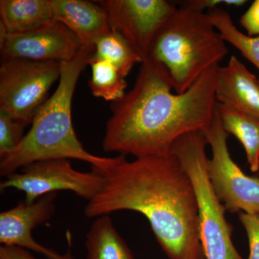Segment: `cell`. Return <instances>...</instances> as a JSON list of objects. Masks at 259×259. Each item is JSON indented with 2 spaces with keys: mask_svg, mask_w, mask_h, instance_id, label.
Here are the masks:
<instances>
[{
  "mask_svg": "<svg viewBox=\"0 0 259 259\" xmlns=\"http://www.w3.org/2000/svg\"><path fill=\"white\" fill-rule=\"evenodd\" d=\"M219 66L207 70L185 93L173 94L163 65L150 58L141 63L134 88L110 105L104 151L136 158L166 156L181 136L204 132L215 112Z\"/></svg>",
  "mask_w": 259,
  "mask_h": 259,
  "instance_id": "1",
  "label": "cell"
},
{
  "mask_svg": "<svg viewBox=\"0 0 259 259\" xmlns=\"http://www.w3.org/2000/svg\"><path fill=\"white\" fill-rule=\"evenodd\" d=\"M102 60L113 65L122 76L127 77L134 65L142 63L125 39L119 34L110 32L99 37L90 61Z\"/></svg>",
  "mask_w": 259,
  "mask_h": 259,
  "instance_id": "17",
  "label": "cell"
},
{
  "mask_svg": "<svg viewBox=\"0 0 259 259\" xmlns=\"http://www.w3.org/2000/svg\"><path fill=\"white\" fill-rule=\"evenodd\" d=\"M240 23L249 36L259 35V0L255 1L242 15Z\"/></svg>",
  "mask_w": 259,
  "mask_h": 259,
  "instance_id": "22",
  "label": "cell"
},
{
  "mask_svg": "<svg viewBox=\"0 0 259 259\" xmlns=\"http://www.w3.org/2000/svg\"><path fill=\"white\" fill-rule=\"evenodd\" d=\"M61 62L13 59L2 60L0 110L31 125L35 114L48 100L49 90L60 79Z\"/></svg>",
  "mask_w": 259,
  "mask_h": 259,
  "instance_id": "6",
  "label": "cell"
},
{
  "mask_svg": "<svg viewBox=\"0 0 259 259\" xmlns=\"http://www.w3.org/2000/svg\"><path fill=\"white\" fill-rule=\"evenodd\" d=\"M100 192L85 207L98 218L121 210L144 214L169 259H206L199 239L195 192L176 156H147L118 163L102 175Z\"/></svg>",
  "mask_w": 259,
  "mask_h": 259,
  "instance_id": "2",
  "label": "cell"
},
{
  "mask_svg": "<svg viewBox=\"0 0 259 259\" xmlns=\"http://www.w3.org/2000/svg\"><path fill=\"white\" fill-rule=\"evenodd\" d=\"M81 48L74 32L56 21L30 31L8 33L0 40L2 60L22 59L62 62L74 58Z\"/></svg>",
  "mask_w": 259,
  "mask_h": 259,
  "instance_id": "10",
  "label": "cell"
},
{
  "mask_svg": "<svg viewBox=\"0 0 259 259\" xmlns=\"http://www.w3.org/2000/svg\"><path fill=\"white\" fill-rule=\"evenodd\" d=\"M223 127L227 134L234 135L243 145L250 170L259 171V119L217 102Z\"/></svg>",
  "mask_w": 259,
  "mask_h": 259,
  "instance_id": "16",
  "label": "cell"
},
{
  "mask_svg": "<svg viewBox=\"0 0 259 259\" xmlns=\"http://www.w3.org/2000/svg\"><path fill=\"white\" fill-rule=\"evenodd\" d=\"M88 259H134L108 214L97 218L86 236Z\"/></svg>",
  "mask_w": 259,
  "mask_h": 259,
  "instance_id": "15",
  "label": "cell"
},
{
  "mask_svg": "<svg viewBox=\"0 0 259 259\" xmlns=\"http://www.w3.org/2000/svg\"><path fill=\"white\" fill-rule=\"evenodd\" d=\"M101 174L77 171L67 158H52L34 162L22 168L21 171L8 175L0 183L1 190L15 189L24 192L25 202L32 203L37 199L57 191H71L90 201L100 192L103 185Z\"/></svg>",
  "mask_w": 259,
  "mask_h": 259,
  "instance_id": "8",
  "label": "cell"
},
{
  "mask_svg": "<svg viewBox=\"0 0 259 259\" xmlns=\"http://www.w3.org/2000/svg\"><path fill=\"white\" fill-rule=\"evenodd\" d=\"M0 259H37L29 252L17 246L2 245L0 247Z\"/></svg>",
  "mask_w": 259,
  "mask_h": 259,
  "instance_id": "24",
  "label": "cell"
},
{
  "mask_svg": "<svg viewBox=\"0 0 259 259\" xmlns=\"http://www.w3.org/2000/svg\"><path fill=\"white\" fill-rule=\"evenodd\" d=\"M203 133L212 148V158L207 160L209 180L226 211L259 213V176L245 175L232 159L217 105L212 123Z\"/></svg>",
  "mask_w": 259,
  "mask_h": 259,
  "instance_id": "7",
  "label": "cell"
},
{
  "mask_svg": "<svg viewBox=\"0 0 259 259\" xmlns=\"http://www.w3.org/2000/svg\"><path fill=\"white\" fill-rule=\"evenodd\" d=\"M90 64L93 74L89 87L94 96L113 102L125 95L126 77L113 65L102 60L92 61Z\"/></svg>",
  "mask_w": 259,
  "mask_h": 259,
  "instance_id": "19",
  "label": "cell"
},
{
  "mask_svg": "<svg viewBox=\"0 0 259 259\" xmlns=\"http://www.w3.org/2000/svg\"><path fill=\"white\" fill-rule=\"evenodd\" d=\"M228 53L208 13L182 3L158 30L148 58L166 68L174 90L182 94Z\"/></svg>",
  "mask_w": 259,
  "mask_h": 259,
  "instance_id": "4",
  "label": "cell"
},
{
  "mask_svg": "<svg viewBox=\"0 0 259 259\" xmlns=\"http://www.w3.org/2000/svg\"><path fill=\"white\" fill-rule=\"evenodd\" d=\"M207 13L223 40L236 48L259 70V35L249 36L240 31L233 23L231 15L218 7L209 10Z\"/></svg>",
  "mask_w": 259,
  "mask_h": 259,
  "instance_id": "18",
  "label": "cell"
},
{
  "mask_svg": "<svg viewBox=\"0 0 259 259\" xmlns=\"http://www.w3.org/2000/svg\"><path fill=\"white\" fill-rule=\"evenodd\" d=\"M26 125L0 110V158L16 149L24 138Z\"/></svg>",
  "mask_w": 259,
  "mask_h": 259,
  "instance_id": "20",
  "label": "cell"
},
{
  "mask_svg": "<svg viewBox=\"0 0 259 259\" xmlns=\"http://www.w3.org/2000/svg\"><path fill=\"white\" fill-rule=\"evenodd\" d=\"M96 2L106 13L112 31L125 39L142 62L148 59L158 30L177 8L166 0Z\"/></svg>",
  "mask_w": 259,
  "mask_h": 259,
  "instance_id": "9",
  "label": "cell"
},
{
  "mask_svg": "<svg viewBox=\"0 0 259 259\" xmlns=\"http://www.w3.org/2000/svg\"><path fill=\"white\" fill-rule=\"evenodd\" d=\"M239 220L248 238L250 252L248 259H259V213L241 212Z\"/></svg>",
  "mask_w": 259,
  "mask_h": 259,
  "instance_id": "21",
  "label": "cell"
},
{
  "mask_svg": "<svg viewBox=\"0 0 259 259\" xmlns=\"http://www.w3.org/2000/svg\"><path fill=\"white\" fill-rule=\"evenodd\" d=\"M57 193L42 196L32 203L22 201L13 208L0 214V243L3 245L17 246L32 250L48 259H75L70 252H59L37 243L32 232L44 224L56 212Z\"/></svg>",
  "mask_w": 259,
  "mask_h": 259,
  "instance_id": "11",
  "label": "cell"
},
{
  "mask_svg": "<svg viewBox=\"0 0 259 259\" xmlns=\"http://www.w3.org/2000/svg\"><path fill=\"white\" fill-rule=\"evenodd\" d=\"M207 144L202 131L189 133L177 140L170 154L178 158L193 185L198 207L199 239L206 259H243L232 242L233 228L227 221L226 209L209 180Z\"/></svg>",
  "mask_w": 259,
  "mask_h": 259,
  "instance_id": "5",
  "label": "cell"
},
{
  "mask_svg": "<svg viewBox=\"0 0 259 259\" xmlns=\"http://www.w3.org/2000/svg\"><path fill=\"white\" fill-rule=\"evenodd\" d=\"M93 52L81 48L74 58L61 62V76L54 93L37 110L31 127L13 152L0 158V175L8 177L34 162L52 158L76 159L90 163L104 175L120 161L88 152L76 137L71 117L75 89Z\"/></svg>",
  "mask_w": 259,
  "mask_h": 259,
  "instance_id": "3",
  "label": "cell"
},
{
  "mask_svg": "<svg viewBox=\"0 0 259 259\" xmlns=\"http://www.w3.org/2000/svg\"><path fill=\"white\" fill-rule=\"evenodd\" d=\"M0 17L8 33L30 31L54 21L51 0H1Z\"/></svg>",
  "mask_w": 259,
  "mask_h": 259,
  "instance_id": "14",
  "label": "cell"
},
{
  "mask_svg": "<svg viewBox=\"0 0 259 259\" xmlns=\"http://www.w3.org/2000/svg\"><path fill=\"white\" fill-rule=\"evenodd\" d=\"M246 1L244 0H189L184 2V4L195 8V9L205 12V10H210L218 8L220 4L235 5L241 6L244 5Z\"/></svg>",
  "mask_w": 259,
  "mask_h": 259,
  "instance_id": "23",
  "label": "cell"
},
{
  "mask_svg": "<svg viewBox=\"0 0 259 259\" xmlns=\"http://www.w3.org/2000/svg\"><path fill=\"white\" fill-rule=\"evenodd\" d=\"M215 100L259 119V79L235 56L226 66L218 68Z\"/></svg>",
  "mask_w": 259,
  "mask_h": 259,
  "instance_id": "12",
  "label": "cell"
},
{
  "mask_svg": "<svg viewBox=\"0 0 259 259\" xmlns=\"http://www.w3.org/2000/svg\"><path fill=\"white\" fill-rule=\"evenodd\" d=\"M54 21L74 32L85 49L94 53L99 37L111 32L106 13L97 2L51 0Z\"/></svg>",
  "mask_w": 259,
  "mask_h": 259,
  "instance_id": "13",
  "label": "cell"
}]
</instances>
